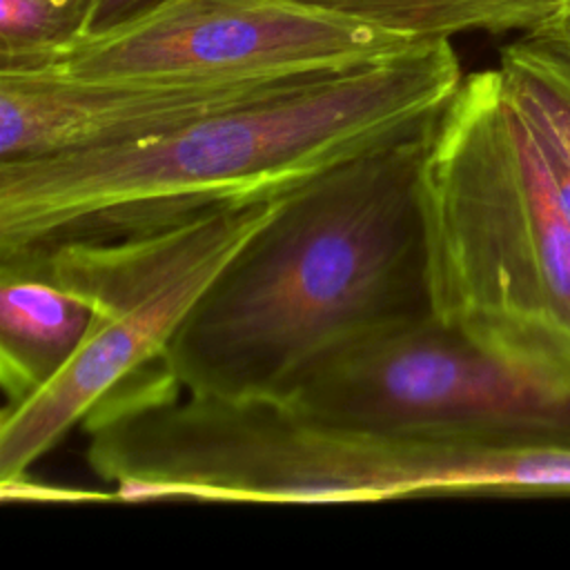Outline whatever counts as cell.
Returning a JSON list of instances; mask_svg holds the SVG:
<instances>
[{"instance_id":"obj_1","label":"cell","mask_w":570,"mask_h":570,"mask_svg":"<svg viewBox=\"0 0 570 570\" xmlns=\"http://www.w3.org/2000/svg\"><path fill=\"white\" fill-rule=\"evenodd\" d=\"M461 80L450 38H432L151 138L0 160V254L120 238L289 194L421 131Z\"/></svg>"},{"instance_id":"obj_2","label":"cell","mask_w":570,"mask_h":570,"mask_svg":"<svg viewBox=\"0 0 570 570\" xmlns=\"http://www.w3.org/2000/svg\"><path fill=\"white\" fill-rule=\"evenodd\" d=\"M428 127L285 196L171 338L165 367L183 392L285 401L330 358L434 314L419 196Z\"/></svg>"},{"instance_id":"obj_3","label":"cell","mask_w":570,"mask_h":570,"mask_svg":"<svg viewBox=\"0 0 570 570\" xmlns=\"http://www.w3.org/2000/svg\"><path fill=\"white\" fill-rule=\"evenodd\" d=\"M419 196L434 316L570 399V223L499 67L463 76L428 127Z\"/></svg>"},{"instance_id":"obj_4","label":"cell","mask_w":570,"mask_h":570,"mask_svg":"<svg viewBox=\"0 0 570 570\" xmlns=\"http://www.w3.org/2000/svg\"><path fill=\"white\" fill-rule=\"evenodd\" d=\"M285 196L218 205L120 238L29 247L60 285L89 303L91 325L47 385L2 410V488L24 479L71 428L165 365L189 312Z\"/></svg>"},{"instance_id":"obj_5","label":"cell","mask_w":570,"mask_h":570,"mask_svg":"<svg viewBox=\"0 0 570 570\" xmlns=\"http://www.w3.org/2000/svg\"><path fill=\"white\" fill-rule=\"evenodd\" d=\"M281 403L352 432L476 445L570 443V399L525 381L434 314L330 358Z\"/></svg>"},{"instance_id":"obj_6","label":"cell","mask_w":570,"mask_h":570,"mask_svg":"<svg viewBox=\"0 0 570 570\" xmlns=\"http://www.w3.org/2000/svg\"><path fill=\"white\" fill-rule=\"evenodd\" d=\"M416 42L298 0H165L80 38L42 69L82 80L245 82L336 73Z\"/></svg>"},{"instance_id":"obj_7","label":"cell","mask_w":570,"mask_h":570,"mask_svg":"<svg viewBox=\"0 0 570 570\" xmlns=\"http://www.w3.org/2000/svg\"><path fill=\"white\" fill-rule=\"evenodd\" d=\"M305 78L312 76L160 82L82 80L49 69L0 71V160L151 138L261 100Z\"/></svg>"},{"instance_id":"obj_8","label":"cell","mask_w":570,"mask_h":570,"mask_svg":"<svg viewBox=\"0 0 570 570\" xmlns=\"http://www.w3.org/2000/svg\"><path fill=\"white\" fill-rule=\"evenodd\" d=\"M91 307L60 285L36 249L0 254V381L4 407L47 385L73 356Z\"/></svg>"},{"instance_id":"obj_9","label":"cell","mask_w":570,"mask_h":570,"mask_svg":"<svg viewBox=\"0 0 570 570\" xmlns=\"http://www.w3.org/2000/svg\"><path fill=\"white\" fill-rule=\"evenodd\" d=\"M414 40L461 31L537 29L559 18L557 0H298Z\"/></svg>"},{"instance_id":"obj_10","label":"cell","mask_w":570,"mask_h":570,"mask_svg":"<svg viewBox=\"0 0 570 570\" xmlns=\"http://www.w3.org/2000/svg\"><path fill=\"white\" fill-rule=\"evenodd\" d=\"M499 71L514 98L570 151V18L525 31L501 51Z\"/></svg>"},{"instance_id":"obj_11","label":"cell","mask_w":570,"mask_h":570,"mask_svg":"<svg viewBox=\"0 0 570 570\" xmlns=\"http://www.w3.org/2000/svg\"><path fill=\"white\" fill-rule=\"evenodd\" d=\"M94 0H0V71L56 62L87 31Z\"/></svg>"},{"instance_id":"obj_12","label":"cell","mask_w":570,"mask_h":570,"mask_svg":"<svg viewBox=\"0 0 570 570\" xmlns=\"http://www.w3.org/2000/svg\"><path fill=\"white\" fill-rule=\"evenodd\" d=\"M521 109L525 111V116H528V120H530V125L534 129V136H537L539 145H541V151L546 156V163H548V169H550V176H552V185H554L557 198H559L561 209H563V214H566V218L570 223V151L566 149V145L561 142V138L554 134V129L548 122H543L539 116H534L523 105H521Z\"/></svg>"},{"instance_id":"obj_13","label":"cell","mask_w":570,"mask_h":570,"mask_svg":"<svg viewBox=\"0 0 570 570\" xmlns=\"http://www.w3.org/2000/svg\"><path fill=\"white\" fill-rule=\"evenodd\" d=\"M160 2H165V0H94L85 36L102 33L118 24H125L142 13L151 11Z\"/></svg>"},{"instance_id":"obj_14","label":"cell","mask_w":570,"mask_h":570,"mask_svg":"<svg viewBox=\"0 0 570 570\" xmlns=\"http://www.w3.org/2000/svg\"><path fill=\"white\" fill-rule=\"evenodd\" d=\"M557 7H559V18H570V0H557Z\"/></svg>"}]
</instances>
